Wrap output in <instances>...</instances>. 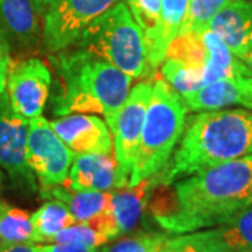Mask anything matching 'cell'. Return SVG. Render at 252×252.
<instances>
[{
  "instance_id": "cell-1",
  "label": "cell",
  "mask_w": 252,
  "mask_h": 252,
  "mask_svg": "<svg viewBox=\"0 0 252 252\" xmlns=\"http://www.w3.org/2000/svg\"><path fill=\"white\" fill-rule=\"evenodd\" d=\"M161 187L150 212L162 230L182 235L215 228L252 207V154Z\"/></svg>"
},
{
  "instance_id": "cell-2",
  "label": "cell",
  "mask_w": 252,
  "mask_h": 252,
  "mask_svg": "<svg viewBox=\"0 0 252 252\" xmlns=\"http://www.w3.org/2000/svg\"><path fill=\"white\" fill-rule=\"evenodd\" d=\"M58 74L59 90L54 114H98L112 132L130 93L132 77L114 64L76 46L49 56Z\"/></svg>"
},
{
  "instance_id": "cell-3",
  "label": "cell",
  "mask_w": 252,
  "mask_h": 252,
  "mask_svg": "<svg viewBox=\"0 0 252 252\" xmlns=\"http://www.w3.org/2000/svg\"><path fill=\"white\" fill-rule=\"evenodd\" d=\"M251 154V109L203 111L187 126L168 165L153 178L157 185L168 187L182 178Z\"/></svg>"
},
{
  "instance_id": "cell-4",
  "label": "cell",
  "mask_w": 252,
  "mask_h": 252,
  "mask_svg": "<svg viewBox=\"0 0 252 252\" xmlns=\"http://www.w3.org/2000/svg\"><path fill=\"white\" fill-rule=\"evenodd\" d=\"M187 112L182 98L167 81L153 80L129 187H136L164 171L185 132Z\"/></svg>"
},
{
  "instance_id": "cell-5",
  "label": "cell",
  "mask_w": 252,
  "mask_h": 252,
  "mask_svg": "<svg viewBox=\"0 0 252 252\" xmlns=\"http://www.w3.org/2000/svg\"><path fill=\"white\" fill-rule=\"evenodd\" d=\"M72 46L107 61L132 79L152 72L143 32L122 0L99 16Z\"/></svg>"
},
{
  "instance_id": "cell-6",
  "label": "cell",
  "mask_w": 252,
  "mask_h": 252,
  "mask_svg": "<svg viewBox=\"0 0 252 252\" xmlns=\"http://www.w3.org/2000/svg\"><path fill=\"white\" fill-rule=\"evenodd\" d=\"M73 158L74 154L55 133L51 122L42 115L28 121L27 162L41 189L63 185Z\"/></svg>"
},
{
  "instance_id": "cell-7",
  "label": "cell",
  "mask_w": 252,
  "mask_h": 252,
  "mask_svg": "<svg viewBox=\"0 0 252 252\" xmlns=\"http://www.w3.org/2000/svg\"><path fill=\"white\" fill-rule=\"evenodd\" d=\"M121 0H59L44 14L42 36L51 54L64 51Z\"/></svg>"
},
{
  "instance_id": "cell-8",
  "label": "cell",
  "mask_w": 252,
  "mask_h": 252,
  "mask_svg": "<svg viewBox=\"0 0 252 252\" xmlns=\"http://www.w3.org/2000/svg\"><path fill=\"white\" fill-rule=\"evenodd\" d=\"M152 90V80H144L136 84L129 93L125 104L118 115L115 127L111 132L121 189L129 187V178L137 156Z\"/></svg>"
},
{
  "instance_id": "cell-9",
  "label": "cell",
  "mask_w": 252,
  "mask_h": 252,
  "mask_svg": "<svg viewBox=\"0 0 252 252\" xmlns=\"http://www.w3.org/2000/svg\"><path fill=\"white\" fill-rule=\"evenodd\" d=\"M28 119L10 104L7 93L0 94V167L18 188L35 192V175L27 162Z\"/></svg>"
},
{
  "instance_id": "cell-10",
  "label": "cell",
  "mask_w": 252,
  "mask_h": 252,
  "mask_svg": "<svg viewBox=\"0 0 252 252\" xmlns=\"http://www.w3.org/2000/svg\"><path fill=\"white\" fill-rule=\"evenodd\" d=\"M52 73L39 58H27L10 64L6 93L11 107L26 119L41 117L49 98Z\"/></svg>"
},
{
  "instance_id": "cell-11",
  "label": "cell",
  "mask_w": 252,
  "mask_h": 252,
  "mask_svg": "<svg viewBox=\"0 0 252 252\" xmlns=\"http://www.w3.org/2000/svg\"><path fill=\"white\" fill-rule=\"evenodd\" d=\"M55 133L77 154L114 153V140L107 122L94 114H70L51 122Z\"/></svg>"
},
{
  "instance_id": "cell-12",
  "label": "cell",
  "mask_w": 252,
  "mask_h": 252,
  "mask_svg": "<svg viewBox=\"0 0 252 252\" xmlns=\"http://www.w3.org/2000/svg\"><path fill=\"white\" fill-rule=\"evenodd\" d=\"M237 59L252 54V1L230 0L209 24Z\"/></svg>"
},
{
  "instance_id": "cell-13",
  "label": "cell",
  "mask_w": 252,
  "mask_h": 252,
  "mask_svg": "<svg viewBox=\"0 0 252 252\" xmlns=\"http://www.w3.org/2000/svg\"><path fill=\"white\" fill-rule=\"evenodd\" d=\"M188 111H215L225 107H245L252 111V77L237 74L213 81L182 98Z\"/></svg>"
},
{
  "instance_id": "cell-14",
  "label": "cell",
  "mask_w": 252,
  "mask_h": 252,
  "mask_svg": "<svg viewBox=\"0 0 252 252\" xmlns=\"http://www.w3.org/2000/svg\"><path fill=\"white\" fill-rule=\"evenodd\" d=\"M63 187L72 190H101L121 189L118 164L114 153L77 154L74 156L67 180Z\"/></svg>"
},
{
  "instance_id": "cell-15",
  "label": "cell",
  "mask_w": 252,
  "mask_h": 252,
  "mask_svg": "<svg viewBox=\"0 0 252 252\" xmlns=\"http://www.w3.org/2000/svg\"><path fill=\"white\" fill-rule=\"evenodd\" d=\"M154 178H149L136 187L114 189L111 198V213L115 220L119 235L135 230L142 220L144 210L152 199V190L156 187Z\"/></svg>"
},
{
  "instance_id": "cell-16",
  "label": "cell",
  "mask_w": 252,
  "mask_h": 252,
  "mask_svg": "<svg viewBox=\"0 0 252 252\" xmlns=\"http://www.w3.org/2000/svg\"><path fill=\"white\" fill-rule=\"evenodd\" d=\"M39 18L34 0H0V26L23 45H34L38 41Z\"/></svg>"
},
{
  "instance_id": "cell-17",
  "label": "cell",
  "mask_w": 252,
  "mask_h": 252,
  "mask_svg": "<svg viewBox=\"0 0 252 252\" xmlns=\"http://www.w3.org/2000/svg\"><path fill=\"white\" fill-rule=\"evenodd\" d=\"M42 198L56 199L64 203L79 223H90L111 209L112 190H72L66 187L41 189Z\"/></svg>"
},
{
  "instance_id": "cell-18",
  "label": "cell",
  "mask_w": 252,
  "mask_h": 252,
  "mask_svg": "<svg viewBox=\"0 0 252 252\" xmlns=\"http://www.w3.org/2000/svg\"><path fill=\"white\" fill-rule=\"evenodd\" d=\"M127 4L143 32L147 61L154 70L165 59L161 46V0H127Z\"/></svg>"
},
{
  "instance_id": "cell-19",
  "label": "cell",
  "mask_w": 252,
  "mask_h": 252,
  "mask_svg": "<svg viewBox=\"0 0 252 252\" xmlns=\"http://www.w3.org/2000/svg\"><path fill=\"white\" fill-rule=\"evenodd\" d=\"M31 220L38 244L52 243L55 235L77 223L67 206L56 199H49L45 202L34 215H31Z\"/></svg>"
},
{
  "instance_id": "cell-20",
  "label": "cell",
  "mask_w": 252,
  "mask_h": 252,
  "mask_svg": "<svg viewBox=\"0 0 252 252\" xmlns=\"http://www.w3.org/2000/svg\"><path fill=\"white\" fill-rule=\"evenodd\" d=\"M0 241L38 244L31 215L0 199Z\"/></svg>"
},
{
  "instance_id": "cell-21",
  "label": "cell",
  "mask_w": 252,
  "mask_h": 252,
  "mask_svg": "<svg viewBox=\"0 0 252 252\" xmlns=\"http://www.w3.org/2000/svg\"><path fill=\"white\" fill-rule=\"evenodd\" d=\"M213 231L235 251L252 252V207L241 210Z\"/></svg>"
},
{
  "instance_id": "cell-22",
  "label": "cell",
  "mask_w": 252,
  "mask_h": 252,
  "mask_svg": "<svg viewBox=\"0 0 252 252\" xmlns=\"http://www.w3.org/2000/svg\"><path fill=\"white\" fill-rule=\"evenodd\" d=\"M161 74L171 89L181 98L198 91L205 86L203 74L200 70L188 67L175 59L165 58L161 63Z\"/></svg>"
},
{
  "instance_id": "cell-23",
  "label": "cell",
  "mask_w": 252,
  "mask_h": 252,
  "mask_svg": "<svg viewBox=\"0 0 252 252\" xmlns=\"http://www.w3.org/2000/svg\"><path fill=\"white\" fill-rule=\"evenodd\" d=\"M165 247L172 252H238L213 231V228L168 238Z\"/></svg>"
},
{
  "instance_id": "cell-24",
  "label": "cell",
  "mask_w": 252,
  "mask_h": 252,
  "mask_svg": "<svg viewBox=\"0 0 252 252\" xmlns=\"http://www.w3.org/2000/svg\"><path fill=\"white\" fill-rule=\"evenodd\" d=\"M230 0H190L188 14L180 34H202L209 30V24ZM178 34V35H180Z\"/></svg>"
},
{
  "instance_id": "cell-25",
  "label": "cell",
  "mask_w": 252,
  "mask_h": 252,
  "mask_svg": "<svg viewBox=\"0 0 252 252\" xmlns=\"http://www.w3.org/2000/svg\"><path fill=\"white\" fill-rule=\"evenodd\" d=\"M189 3L190 0H161V46L165 55L174 38L181 32Z\"/></svg>"
},
{
  "instance_id": "cell-26",
  "label": "cell",
  "mask_w": 252,
  "mask_h": 252,
  "mask_svg": "<svg viewBox=\"0 0 252 252\" xmlns=\"http://www.w3.org/2000/svg\"><path fill=\"white\" fill-rule=\"evenodd\" d=\"M109 241L108 237L101 234L95 228H93L87 223H76L67 228H64L59 234H56L52 240V243H64L74 244V245H81L97 250L98 247L107 244Z\"/></svg>"
},
{
  "instance_id": "cell-27",
  "label": "cell",
  "mask_w": 252,
  "mask_h": 252,
  "mask_svg": "<svg viewBox=\"0 0 252 252\" xmlns=\"http://www.w3.org/2000/svg\"><path fill=\"white\" fill-rule=\"evenodd\" d=\"M170 237L161 233H144L125 238L104 248V252H160Z\"/></svg>"
},
{
  "instance_id": "cell-28",
  "label": "cell",
  "mask_w": 252,
  "mask_h": 252,
  "mask_svg": "<svg viewBox=\"0 0 252 252\" xmlns=\"http://www.w3.org/2000/svg\"><path fill=\"white\" fill-rule=\"evenodd\" d=\"M11 56H10V45L4 30L0 26V94L6 91V83L9 76Z\"/></svg>"
},
{
  "instance_id": "cell-29",
  "label": "cell",
  "mask_w": 252,
  "mask_h": 252,
  "mask_svg": "<svg viewBox=\"0 0 252 252\" xmlns=\"http://www.w3.org/2000/svg\"><path fill=\"white\" fill-rule=\"evenodd\" d=\"M36 250L38 252H97V250H93V248L64 243L36 244Z\"/></svg>"
},
{
  "instance_id": "cell-30",
  "label": "cell",
  "mask_w": 252,
  "mask_h": 252,
  "mask_svg": "<svg viewBox=\"0 0 252 252\" xmlns=\"http://www.w3.org/2000/svg\"><path fill=\"white\" fill-rule=\"evenodd\" d=\"M0 252H38L36 244L0 241Z\"/></svg>"
},
{
  "instance_id": "cell-31",
  "label": "cell",
  "mask_w": 252,
  "mask_h": 252,
  "mask_svg": "<svg viewBox=\"0 0 252 252\" xmlns=\"http://www.w3.org/2000/svg\"><path fill=\"white\" fill-rule=\"evenodd\" d=\"M34 1H35V6L38 11H39V14L44 17V14H45L46 11L51 9L55 3H58L59 0H34Z\"/></svg>"
},
{
  "instance_id": "cell-32",
  "label": "cell",
  "mask_w": 252,
  "mask_h": 252,
  "mask_svg": "<svg viewBox=\"0 0 252 252\" xmlns=\"http://www.w3.org/2000/svg\"><path fill=\"white\" fill-rule=\"evenodd\" d=\"M244 63V66H245V69H247V73H248V76L252 77V54L248 56V58H245L244 61H241Z\"/></svg>"
},
{
  "instance_id": "cell-33",
  "label": "cell",
  "mask_w": 252,
  "mask_h": 252,
  "mask_svg": "<svg viewBox=\"0 0 252 252\" xmlns=\"http://www.w3.org/2000/svg\"><path fill=\"white\" fill-rule=\"evenodd\" d=\"M160 252H172V251H170V250H168L167 247H164V250H161V251H160Z\"/></svg>"
},
{
  "instance_id": "cell-34",
  "label": "cell",
  "mask_w": 252,
  "mask_h": 252,
  "mask_svg": "<svg viewBox=\"0 0 252 252\" xmlns=\"http://www.w3.org/2000/svg\"><path fill=\"white\" fill-rule=\"evenodd\" d=\"M0 188H1V172H0Z\"/></svg>"
},
{
  "instance_id": "cell-35",
  "label": "cell",
  "mask_w": 252,
  "mask_h": 252,
  "mask_svg": "<svg viewBox=\"0 0 252 252\" xmlns=\"http://www.w3.org/2000/svg\"><path fill=\"white\" fill-rule=\"evenodd\" d=\"M99 252H104V250H102V251H99Z\"/></svg>"
},
{
  "instance_id": "cell-36",
  "label": "cell",
  "mask_w": 252,
  "mask_h": 252,
  "mask_svg": "<svg viewBox=\"0 0 252 252\" xmlns=\"http://www.w3.org/2000/svg\"><path fill=\"white\" fill-rule=\"evenodd\" d=\"M248 1H252V0H248Z\"/></svg>"
},
{
  "instance_id": "cell-37",
  "label": "cell",
  "mask_w": 252,
  "mask_h": 252,
  "mask_svg": "<svg viewBox=\"0 0 252 252\" xmlns=\"http://www.w3.org/2000/svg\"><path fill=\"white\" fill-rule=\"evenodd\" d=\"M162 250H164V248H162Z\"/></svg>"
}]
</instances>
